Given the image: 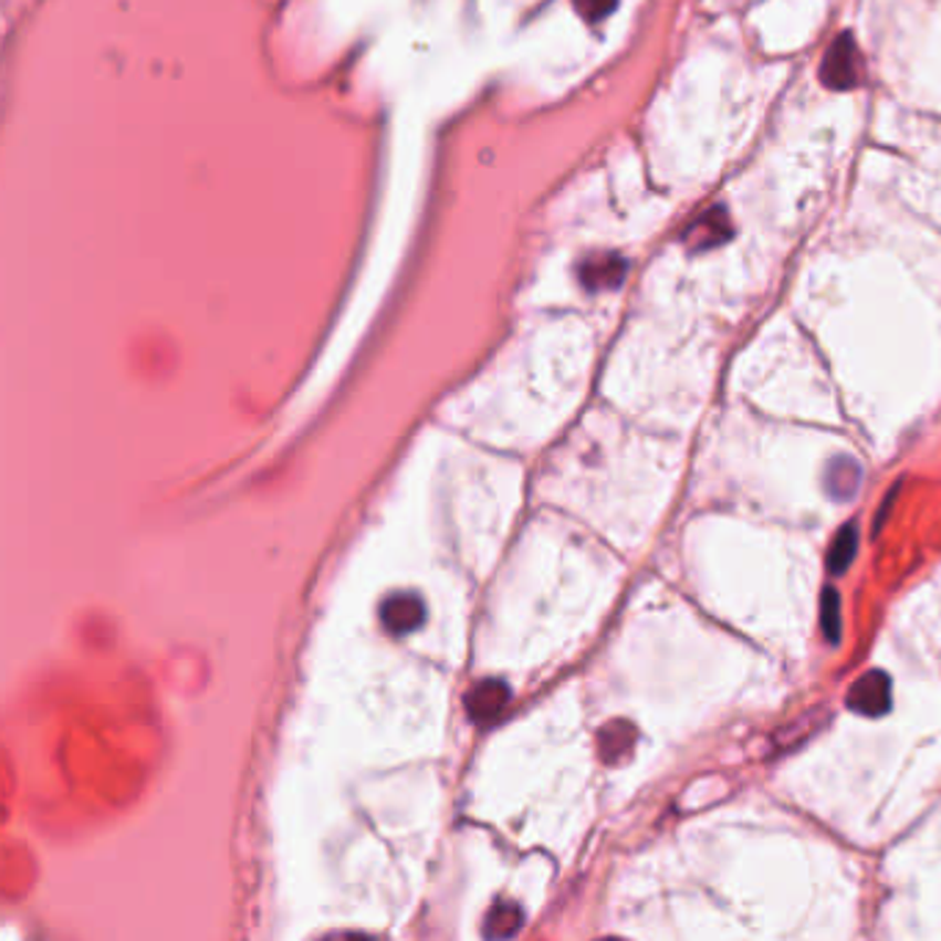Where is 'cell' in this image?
Segmentation results:
<instances>
[{
    "label": "cell",
    "mask_w": 941,
    "mask_h": 941,
    "mask_svg": "<svg viewBox=\"0 0 941 941\" xmlns=\"http://www.w3.org/2000/svg\"><path fill=\"white\" fill-rule=\"evenodd\" d=\"M861 61H859V44L850 31H843L832 42L820 61V81L823 86L834 88V92H848L859 83Z\"/></svg>",
    "instance_id": "cell-1"
},
{
    "label": "cell",
    "mask_w": 941,
    "mask_h": 941,
    "mask_svg": "<svg viewBox=\"0 0 941 941\" xmlns=\"http://www.w3.org/2000/svg\"><path fill=\"white\" fill-rule=\"evenodd\" d=\"M848 710L865 718H881L892 710V679L887 671H867L850 684L848 699H845Z\"/></svg>",
    "instance_id": "cell-2"
},
{
    "label": "cell",
    "mask_w": 941,
    "mask_h": 941,
    "mask_svg": "<svg viewBox=\"0 0 941 941\" xmlns=\"http://www.w3.org/2000/svg\"><path fill=\"white\" fill-rule=\"evenodd\" d=\"M732 236L734 227L732 219H729V210L723 205H715V208L701 213L696 221H690L688 230L682 232V241L690 252H707V249L726 243Z\"/></svg>",
    "instance_id": "cell-3"
},
{
    "label": "cell",
    "mask_w": 941,
    "mask_h": 941,
    "mask_svg": "<svg viewBox=\"0 0 941 941\" xmlns=\"http://www.w3.org/2000/svg\"><path fill=\"white\" fill-rule=\"evenodd\" d=\"M627 263L619 254H594L581 265V282L588 291H608V287H619L625 282Z\"/></svg>",
    "instance_id": "cell-4"
},
{
    "label": "cell",
    "mask_w": 941,
    "mask_h": 941,
    "mask_svg": "<svg viewBox=\"0 0 941 941\" xmlns=\"http://www.w3.org/2000/svg\"><path fill=\"white\" fill-rule=\"evenodd\" d=\"M422 616H426L422 599L411 592L395 594V597H389L381 608L384 627H387L389 632H395V635H406V632H411L415 627H420Z\"/></svg>",
    "instance_id": "cell-5"
},
{
    "label": "cell",
    "mask_w": 941,
    "mask_h": 941,
    "mask_svg": "<svg viewBox=\"0 0 941 941\" xmlns=\"http://www.w3.org/2000/svg\"><path fill=\"white\" fill-rule=\"evenodd\" d=\"M826 475L828 494H832L834 500H839V503H845V500L854 498L856 489H859L861 467L856 464L854 459H848V456H837V459L828 464Z\"/></svg>",
    "instance_id": "cell-6"
},
{
    "label": "cell",
    "mask_w": 941,
    "mask_h": 941,
    "mask_svg": "<svg viewBox=\"0 0 941 941\" xmlns=\"http://www.w3.org/2000/svg\"><path fill=\"white\" fill-rule=\"evenodd\" d=\"M632 743L635 729L627 721L610 723L599 734V751H603V760L608 762H621L627 754H632Z\"/></svg>",
    "instance_id": "cell-7"
},
{
    "label": "cell",
    "mask_w": 941,
    "mask_h": 941,
    "mask_svg": "<svg viewBox=\"0 0 941 941\" xmlns=\"http://www.w3.org/2000/svg\"><path fill=\"white\" fill-rule=\"evenodd\" d=\"M509 701V690L500 682H483L475 693L470 696V712L472 718H492Z\"/></svg>",
    "instance_id": "cell-8"
},
{
    "label": "cell",
    "mask_w": 941,
    "mask_h": 941,
    "mask_svg": "<svg viewBox=\"0 0 941 941\" xmlns=\"http://www.w3.org/2000/svg\"><path fill=\"white\" fill-rule=\"evenodd\" d=\"M856 544H859V527L850 522V525H845L843 531L837 533V539H834L832 544V553H828V569H832L834 575H843V572L848 569L850 561L856 558Z\"/></svg>",
    "instance_id": "cell-9"
},
{
    "label": "cell",
    "mask_w": 941,
    "mask_h": 941,
    "mask_svg": "<svg viewBox=\"0 0 941 941\" xmlns=\"http://www.w3.org/2000/svg\"><path fill=\"white\" fill-rule=\"evenodd\" d=\"M823 632H826V638L832 640V644H837L839 632H843V603H839V594L837 588H826L823 592Z\"/></svg>",
    "instance_id": "cell-10"
},
{
    "label": "cell",
    "mask_w": 941,
    "mask_h": 941,
    "mask_svg": "<svg viewBox=\"0 0 941 941\" xmlns=\"http://www.w3.org/2000/svg\"><path fill=\"white\" fill-rule=\"evenodd\" d=\"M619 0H575V9L586 17L588 22H599L616 9Z\"/></svg>",
    "instance_id": "cell-11"
}]
</instances>
